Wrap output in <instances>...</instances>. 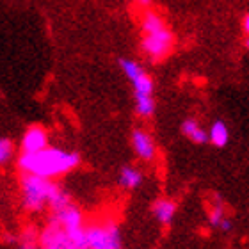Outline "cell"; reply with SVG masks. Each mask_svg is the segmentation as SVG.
I'll list each match as a JSON object with an SVG mask.
<instances>
[{"label":"cell","mask_w":249,"mask_h":249,"mask_svg":"<svg viewBox=\"0 0 249 249\" xmlns=\"http://www.w3.org/2000/svg\"><path fill=\"white\" fill-rule=\"evenodd\" d=\"M121 70L130 80L134 88L135 96V110L142 118H150L155 112V100H153V80L146 73V70L141 64L130 59H121Z\"/></svg>","instance_id":"obj_3"},{"label":"cell","mask_w":249,"mask_h":249,"mask_svg":"<svg viewBox=\"0 0 249 249\" xmlns=\"http://www.w3.org/2000/svg\"><path fill=\"white\" fill-rule=\"evenodd\" d=\"M78 162H80L78 153L47 146L34 153H21V157L18 159V167L25 175H37V177L55 180L71 173L78 166Z\"/></svg>","instance_id":"obj_1"},{"label":"cell","mask_w":249,"mask_h":249,"mask_svg":"<svg viewBox=\"0 0 249 249\" xmlns=\"http://www.w3.org/2000/svg\"><path fill=\"white\" fill-rule=\"evenodd\" d=\"M207 134H208V141L213 146H217V148H224L230 142V130L226 126V123H223V121H215Z\"/></svg>","instance_id":"obj_11"},{"label":"cell","mask_w":249,"mask_h":249,"mask_svg":"<svg viewBox=\"0 0 249 249\" xmlns=\"http://www.w3.org/2000/svg\"><path fill=\"white\" fill-rule=\"evenodd\" d=\"M224 217H226L224 208L221 207V205H215L213 210L210 212V224H212L213 228H219V224H221V221H223Z\"/></svg>","instance_id":"obj_14"},{"label":"cell","mask_w":249,"mask_h":249,"mask_svg":"<svg viewBox=\"0 0 249 249\" xmlns=\"http://www.w3.org/2000/svg\"><path fill=\"white\" fill-rule=\"evenodd\" d=\"M242 31H244L246 36H248V32H249V16L248 15H246L244 20H242Z\"/></svg>","instance_id":"obj_16"},{"label":"cell","mask_w":249,"mask_h":249,"mask_svg":"<svg viewBox=\"0 0 249 249\" xmlns=\"http://www.w3.org/2000/svg\"><path fill=\"white\" fill-rule=\"evenodd\" d=\"M15 153V146L9 139H0V164L11 160V157Z\"/></svg>","instance_id":"obj_13"},{"label":"cell","mask_w":249,"mask_h":249,"mask_svg":"<svg viewBox=\"0 0 249 249\" xmlns=\"http://www.w3.org/2000/svg\"><path fill=\"white\" fill-rule=\"evenodd\" d=\"M142 183V173L137 169V167L132 166H124L120 171V185L124 189H137V187Z\"/></svg>","instance_id":"obj_12"},{"label":"cell","mask_w":249,"mask_h":249,"mask_svg":"<svg viewBox=\"0 0 249 249\" xmlns=\"http://www.w3.org/2000/svg\"><path fill=\"white\" fill-rule=\"evenodd\" d=\"M173 32L159 13L148 11L142 16V52L151 61H162L173 50Z\"/></svg>","instance_id":"obj_2"},{"label":"cell","mask_w":249,"mask_h":249,"mask_svg":"<svg viewBox=\"0 0 249 249\" xmlns=\"http://www.w3.org/2000/svg\"><path fill=\"white\" fill-rule=\"evenodd\" d=\"M182 134L187 139L192 141L194 144H205L208 141L207 130H203V126L194 120H185L182 124Z\"/></svg>","instance_id":"obj_10"},{"label":"cell","mask_w":249,"mask_h":249,"mask_svg":"<svg viewBox=\"0 0 249 249\" xmlns=\"http://www.w3.org/2000/svg\"><path fill=\"white\" fill-rule=\"evenodd\" d=\"M135 2H137V4H139L141 7H150L153 0H135Z\"/></svg>","instance_id":"obj_17"},{"label":"cell","mask_w":249,"mask_h":249,"mask_svg":"<svg viewBox=\"0 0 249 249\" xmlns=\"http://www.w3.org/2000/svg\"><path fill=\"white\" fill-rule=\"evenodd\" d=\"M48 146V134L41 126H31L21 139V151L23 153H34Z\"/></svg>","instance_id":"obj_8"},{"label":"cell","mask_w":249,"mask_h":249,"mask_svg":"<svg viewBox=\"0 0 249 249\" xmlns=\"http://www.w3.org/2000/svg\"><path fill=\"white\" fill-rule=\"evenodd\" d=\"M121 231L112 221L89 224L84 228V249H120Z\"/></svg>","instance_id":"obj_5"},{"label":"cell","mask_w":249,"mask_h":249,"mask_svg":"<svg viewBox=\"0 0 249 249\" xmlns=\"http://www.w3.org/2000/svg\"><path fill=\"white\" fill-rule=\"evenodd\" d=\"M59 191L61 187L50 178L25 175V173L21 177V201L23 207L31 212H39L43 208L50 207Z\"/></svg>","instance_id":"obj_4"},{"label":"cell","mask_w":249,"mask_h":249,"mask_svg":"<svg viewBox=\"0 0 249 249\" xmlns=\"http://www.w3.org/2000/svg\"><path fill=\"white\" fill-rule=\"evenodd\" d=\"M177 213V203L171 199H159L153 207V215L160 224H171Z\"/></svg>","instance_id":"obj_9"},{"label":"cell","mask_w":249,"mask_h":249,"mask_svg":"<svg viewBox=\"0 0 249 249\" xmlns=\"http://www.w3.org/2000/svg\"><path fill=\"white\" fill-rule=\"evenodd\" d=\"M52 217L64 228V231L71 240V248L84 249V228H86V224H84L82 212L73 203H68L66 207L59 208V210H52Z\"/></svg>","instance_id":"obj_6"},{"label":"cell","mask_w":249,"mask_h":249,"mask_svg":"<svg viewBox=\"0 0 249 249\" xmlns=\"http://www.w3.org/2000/svg\"><path fill=\"white\" fill-rule=\"evenodd\" d=\"M231 228H233V223H231L228 217H224L223 221H221V224H219L217 230H221V231H224V233H226V231H230Z\"/></svg>","instance_id":"obj_15"},{"label":"cell","mask_w":249,"mask_h":249,"mask_svg":"<svg viewBox=\"0 0 249 249\" xmlns=\"http://www.w3.org/2000/svg\"><path fill=\"white\" fill-rule=\"evenodd\" d=\"M132 148H134L135 155L142 160H153L157 155L155 141L151 139V135L148 132L141 128L132 132Z\"/></svg>","instance_id":"obj_7"}]
</instances>
